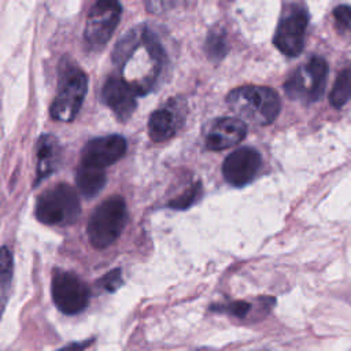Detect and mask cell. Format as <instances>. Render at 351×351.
Wrapping results in <instances>:
<instances>
[{
    "label": "cell",
    "mask_w": 351,
    "mask_h": 351,
    "mask_svg": "<svg viewBox=\"0 0 351 351\" xmlns=\"http://www.w3.org/2000/svg\"><path fill=\"white\" fill-rule=\"evenodd\" d=\"M226 101L239 117L254 125L271 123L281 108L277 92L267 86L247 85L236 88L228 95Z\"/></svg>",
    "instance_id": "6da1fadb"
},
{
    "label": "cell",
    "mask_w": 351,
    "mask_h": 351,
    "mask_svg": "<svg viewBox=\"0 0 351 351\" xmlns=\"http://www.w3.org/2000/svg\"><path fill=\"white\" fill-rule=\"evenodd\" d=\"M88 90V77L82 69L63 59L58 73V92L51 106V117L56 121L71 122L84 103Z\"/></svg>",
    "instance_id": "7a4b0ae2"
},
{
    "label": "cell",
    "mask_w": 351,
    "mask_h": 351,
    "mask_svg": "<svg viewBox=\"0 0 351 351\" xmlns=\"http://www.w3.org/2000/svg\"><path fill=\"white\" fill-rule=\"evenodd\" d=\"M81 213L77 191L67 184H58L38 195L36 218L45 225H64L74 222Z\"/></svg>",
    "instance_id": "3957f363"
},
{
    "label": "cell",
    "mask_w": 351,
    "mask_h": 351,
    "mask_svg": "<svg viewBox=\"0 0 351 351\" xmlns=\"http://www.w3.org/2000/svg\"><path fill=\"white\" fill-rule=\"evenodd\" d=\"M126 223V204L121 196H111L101 202L90 215L86 233L95 248L111 245Z\"/></svg>",
    "instance_id": "277c9868"
},
{
    "label": "cell",
    "mask_w": 351,
    "mask_h": 351,
    "mask_svg": "<svg viewBox=\"0 0 351 351\" xmlns=\"http://www.w3.org/2000/svg\"><path fill=\"white\" fill-rule=\"evenodd\" d=\"M122 14L118 0H96L92 5L85 29L84 43L89 51H100L115 32Z\"/></svg>",
    "instance_id": "5b68a950"
},
{
    "label": "cell",
    "mask_w": 351,
    "mask_h": 351,
    "mask_svg": "<svg viewBox=\"0 0 351 351\" xmlns=\"http://www.w3.org/2000/svg\"><path fill=\"white\" fill-rule=\"evenodd\" d=\"M51 293L56 307L67 315L81 313L89 302L85 282L74 273L55 269L51 280Z\"/></svg>",
    "instance_id": "8992f818"
},
{
    "label": "cell",
    "mask_w": 351,
    "mask_h": 351,
    "mask_svg": "<svg viewBox=\"0 0 351 351\" xmlns=\"http://www.w3.org/2000/svg\"><path fill=\"white\" fill-rule=\"evenodd\" d=\"M308 25V14L304 8L293 7L278 22L273 43L287 56H298L304 47V36Z\"/></svg>",
    "instance_id": "52a82bcc"
},
{
    "label": "cell",
    "mask_w": 351,
    "mask_h": 351,
    "mask_svg": "<svg viewBox=\"0 0 351 351\" xmlns=\"http://www.w3.org/2000/svg\"><path fill=\"white\" fill-rule=\"evenodd\" d=\"M126 152V140L118 134L96 137L88 141L81 151V166L101 169L119 160Z\"/></svg>",
    "instance_id": "ba28073f"
},
{
    "label": "cell",
    "mask_w": 351,
    "mask_h": 351,
    "mask_svg": "<svg viewBox=\"0 0 351 351\" xmlns=\"http://www.w3.org/2000/svg\"><path fill=\"white\" fill-rule=\"evenodd\" d=\"M261 163V154L256 149L241 147L225 158L222 174L230 185L244 186L256 177Z\"/></svg>",
    "instance_id": "9c48e42d"
},
{
    "label": "cell",
    "mask_w": 351,
    "mask_h": 351,
    "mask_svg": "<svg viewBox=\"0 0 351 351\" xmlns=\"http://www.w3.org/2000/svg\"><path fill=\"white\" fill-rule=\"evenodd\" d=\"M137 92L122 77H110L103 89L101 99L108 106L119 121L130 118L136 108Z\"/></svg>",
    "instance_id": "30bf717a"
},
{
    "label": "cell",
    "mask_w": 351,
    "mask_h": 351,
    "mask_svg": "<svg viewBox=\"0 0 351 351\" xmlns=\"http://www.w3.org/2000/svg\"><path fill=\"white\" fill-rule=\"evenodd\" d=\"M247 133L244 121L239 118L217 119L206 136V147L211 151H221L240 143Z\"/></svg>",
    "instance_id": "8fae6325"
},
{
    "label": "cell",
    "mask_w": 351,
    "mask_h": 351,
    "mask_svg": "<svg viewBox=\"0 0 351 351\" xmlns=\"http://www.w3.org/2000/svg\"><path fill=\"white\" fill-rule=\"evenodd\" d=\"M178 128V117L174 106L167 103L166 106L155 110L148 121V134L155 143H163L171 138Z\"/></svg>",
    "instance_id": "7c38bea8"
},
{
    "label": "cell",
    "mask_w": 351,
    "mask_h": 351,
    "mask_svg": "<svg viewBox=\"0 0 351 351\" xmlns=\"http://www.w3.org/2000/svg\"><path fill=\"white\" fill-rule=\"evenodd\" d=\"M60 148L58 140L45 134L41 136L37 144V182L47 178L58 166Z\"/></svg>",
    "instance_id": "4fadbf2b"
},
{
    "label": "cell",
    "mask_w": 351,
    "mask_h": 351,
    "mask_svg": "<svg viewBox=\"0 0 351 351\" xmlns=\"http://www.w3.org/2000/svg\"><path fill=\"white\" fill-rule=\"evenodd\" d=\"M304 73L310 78L308 85V101H317L324 95L326 77H328V64L326 60L321 56H313L304 66Z\"/></svg>",
    "instance_id": "5bb4252c"
},
{
    "label": "cell",
    "mask_w": 351,
    "mask_h": 351,
    "mask_svg": "<svg viewBox=\"0 0 351 351\" xmlns=\"http://www.w3.org/2000/svg\"><path fill=\"white\" fill-rule=\"evenodd\" d=\"M75 184L84 196L93 197L103 189L106 184V173L101 169L81 166L75 174Z\"/></svg>",
    "instance_id": "9a60e30c"
},
{
    "label": "cell",
    "mask_w": 351,
    "mask_h": 351,
    "mask_svg": "<svg viewBox=\"0 0 351 351\" xmlns=\"http://www.w3.org/2000/svg\"><path fill=\"white\" fill-rule=\"evenodd\" d=\"M14 273V259L8 247L0 248V319L7 307Z\"/></svg>",
    "instance_id": "2e32d148"
},
{
    "label": "cell",
    "mask_w": 351,
    "mask_h": 351,
    "mask_svg": "<svg viewBox=\"0 0 351 351\" xmlns=\"http://www.w3.org/2000/svg\"><path fill=\"white\" fill-rule=\"evenodd\" d=\"M351 97V64L346 66L335 81L333 89L330 92V104L336 108L343 107Z\"/></svg>",
    "instance_id": "e0dca14e"
},
{
    "label": "cell",
    "mask_w": 351,
    "mask_h": 351,
    "mask_svg": "<svg viewBox=\"0 0 351 351\" xmlns=\"http://www.w3.org/2000/svg\"><path fill=\"white\" fill-rule=\"evenodd\" d=\"M206 52L214 62H219L228 52V43L223 30L213 29L206 40Z\"/></svg>",
    "instance_id": "ac0fdd59"
},
{
    "label": "cell",
    "mask_w": 351,
    "mask_h": 351,
    "mask_svg": "<svg viewBox=\"0 0 351 351\" xmlns=\"http://www.w3.org/2000/svg\"><path fill=\"white\" fill-rule=\"evenodd\" d=\"M284 90H285L287 96L293 100L307 99V89H306L302 69H298L292 75H289V78L287 80V82L284 85Z\"/></svg>",
    "instance_id": "d6986e66"
},
{
    "label": "cell",
    "mask_w": 351,
    "mask_h": 351,
    "mask_svg": "<svg viewBox=\"0 0 351 351\" xmlns=\"http://www.w3.org/2000/svg\"><path fill=\"white\" fill-rule=\"evenodd\" d=\"M200 195H202V184L197 181V182L192 184L182 195H180L178 197L171 200L169 203V206L173 207L174 210H185V208L191 207L192 204H195L199 200Z\"/></svg>",
    "instance_id": "ffe728a7"
},
{
    "label": "cell",
    "mask_w": 351,
    "mask_h": 351,
    "mask_svg": "<svg viewBox=\"0 0 351 351\" xmlns=\"http://www.w3.org/2000/svg\"><path fill=\"white\" fill-rule=\"evenodd\" d=\"M333 18H335V26L340 33L351 30V7L348 5H337L333 10Z\"/></svg>",
    "instance_id": "44dd1931"
},
{
    "label": "cell",
    "mask_w": 351,
    "mask_h": 351,
    "mask_svg": "<svg viewBox=\"0 0 351 351\" xmlns=\"http://www.w3.org/2000/svg\"><path fill=\"white\" fill-rule=\"evenodd\" d=\"M251 304L245 303V302H232V303H226V304H215L211 307V310L214 311H222V313H228L230 315L243 318L245 317V314L250 311Z\"/></svg>",
    "instance_id": "7402d4cb"
},
{
    "label": "cell",
    "mask_w": 351,
    "mask_h": 351,
    "mask_svg": "<svg viewBox=\"0 0 351 351\" xmlns=\"http://www.w3.org/2000/svg\"><path fill=\"white\" fill-rule=\"evenodd\" d=\"M184 0H143L145 10L152 14H163L180 5Z\"/></svg>",
    "instance_id": "603a6c76"
},
{
    "label": "cell",
    "mask_w": 351,
    "mask_h": 351,
    "mask_svg": "<svg viewBox=\"0 0 351 351\" xmlns=\"http://www.w3.org/2000/svg\"><path fill=\"white\" fill-rule=\"evenodd\" d=\"M100 285L108 291V292H114L115 289H118L122 284V274H121V270L119 269H115V270H111L108 271L100 281Z\"/></svg>",
    "instance_id": "cb8c5ba5"
}]
</instances>
